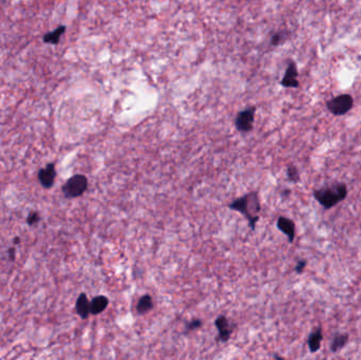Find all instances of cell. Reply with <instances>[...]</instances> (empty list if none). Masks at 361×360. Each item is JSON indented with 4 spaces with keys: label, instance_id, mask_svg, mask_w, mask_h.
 Segmentation results:
<instances>
[{
    "label": "cell",
    "instance_id": "9",
    "mask_svg": "<svg viewBox=\"0 0 361 360\" xmlns=\"http://www.w3.org/2000/svg\"><path fill=\"white\" fill-rule=\"evenodd\" d=\"M277 227L288 238V241H290L291 243L294 241L295 233H296V226H295V223L291 219L285 218V217H280L277 221Z\"/></svg>",
    "mask_w": 361,
    "mask_h": 360
},
{
    "label": "cell",
    "instance_id": "21",
    "mask_svg": "<svg viewBox=\"0 0 361 360\" xmlns=\"http://www.w3.org/2000/svg\"><path fill=\"white\" fill-rule=\"evenodd\" d=\"M8 253H9L10 260H11V261L15 260V256H16V251H15V248H10Z\"/></svg>",
    "mask_w": 361,
    "mask_h": 360
},
{
    "label": "cell",
    "instance_id": "22",
    "mask_svg": "<svg viewBox=\"0 0 361 360\" xmlns=\"http://www.w3.org/2000/svg\"><path fill=\"white\" fill-rule=\"evenodd\" d=\"M13 241H14V244H19L20 240H19V238H14Z\"/></svg>",
    "mask_w": 361,
    "mask_h": 360
},
{
    "label": "cell",
    "instance_id": "19",
    "mask_svg": "<svg viewBox=\"0 0 361 360\" xmlns=\"http://www.w3.org/2000/svg\"><path fill=\"white\" fill-rule=\"evenodd\" d=\"M307 266V261L306 260H299L295 266V270L297 273H301L303 270H304Z\"/></svg>",
    "mask_w": 361,
    "mask_h": 360
},
{
    "label": "cell",
    "instance_id": "18",
    "mask_svg": "<svg viewBox=\"0 0 361 360\" xmlns=\"http://www.w3.org/2000/svg\"><path fill=\"white\" fill-rule=\"evenodd\" d=\"M202 324H203V322H202V320H200V319H195V320H191L190 322H188V323L186 324V329H187V330H195V329L201 327Z\"/></svg>",
    "mask_w": 361,
    "mask_h": 360
},
{
    "label": "cell",
    "instance_id": "13",
    "mask_svg": "<svg viewBox=\"0 0 361 360\" xmlns=\"http://www.w3.org/2000/svg\"><path fill=\"white\" fill-rule=\"evenodd\" d=\"M322 339H323V334H322L321 327H318L316 330H314L313 333H311L308 339V345L312 353H316L320 349Z\"/></svg>",
    "mask_w": 361,
    "mask_h": 360
},
{
    "label": "cell",
    "instance_id": "10",
    "mask_svg": "<svg viewBox=\"0 0 361 360\" xmlns=\"http://www.w3.org/2000/svg\"><path fill=\"white\" fill-rule=\"evenodd\" d=\"M75 311L81 319H87L91 314L90 301L85 293H81L78 296L75 304Z\"/></svg>",
    "mask_w": 361,
    "mask_h": 360
},
{
    "label": "cell",
    "instance_id": "11",
    "mask_svg": "<svg viewBox=\"0 0 361 360\" xmlns=\"http://www.w3.org/2000/svg\"><path fill=\"white\" fill-rule=\"evenodd\" d=\"M109 306V299L106 296H96L90 301V311L92 315L103 313Z\"/></svg>",
    "mask_w": 361,
    "mask_h": 360
},
{
    "label": "cell",
    "instance_id": "4",
    "mask_svg": "<svg viewBox=\"0 0 361 360\" xmlns=\"http://www.w3.org/2000/svg\"><path fill=\"white\" fill-rule=\"evenodd\" d=\"M353 106L354 99L350 94H340L329 99L326 103L327 110L336 117H341V115L346 114L353 108Z\"/></svg>",
    "mask_w": 361,
    "mask_h": 360
},
{
    "label": "cell",
    "instance_id": "12",
    "mask_svg": "<svg viewBox=\"0 0 361 360\" xmlns=\"http://www.w3.org/2000/svg\"><path fill=\"white\" fill-rule=\"evenodd\" d=\"M67 30V26L66 25H60V26H57L54 31L52 32H49V33H46L45 35H43V42H46V44H50V45H59L60 44V40L62 38V36L64 35V33L66 32Z\"/></svg>",
    "mask_w": 361,
    "mask_h": 360
},
{
    "label": "cell",
    "instance_id": "20",
    "mask_svg": "<svg viewBox=\"0 0 361 360\" xmlns=\"http://www.w3.org/2000/svg\"><path fill=\"white\" fill-rule=\"evenodd\" d=\"M281 41H282V34L281 33H276L275 35H272V37L270 39V44L272 46H277V45L280 44Z\"/></svg>",
    "mask_w": 361,
    "mask_h": 360
},
{
    "label": "cell",
    "instance_id": "14",
    "mask_svg": "<svg viewBox=\"0 0 361 360\" xmlns=\"http://www.w3.org/2000/svg\"><path fill=\"white\" fill-rule=\"evenodd\" d=\"M153 307H154V304H153V300H152L151 296L144 295L137 301L136 312L140 315H144V314L150 312L153 309Z\"/></svg>",
    "mask_w": 361,
    "mask_h": 360
},
{
    "label": "cell",
    "instance_id": "6",
    "mask_svg": "<svg viewBox=\"0 0 361 360\" xmlns=\"http://www.w3.org/2000/svg\"><path fill=\"white\" fill-rule=\"evenodd\" d=\"M56 178V169L53 163L47 164L45 168H41L38 171V181L40 185L46 189H50L54 185Z\"/></svg>",
    "mask_w": 361,
    "mask_h": 360
},
{
    "label": "cell",
    "instance_id": "2",
    "mask_svg": "<svg viewBox=\"0 0 361 360\" xmlns=\"http://www.w3.org/2000/svg\"><path fill=\"white\" fill-rule=\"evenodd\" d=\"M228 207L243 214L248 220L251 228L255 229L256 224L259 221V215L257 213L260 211V201L257 192H251L236 199L234 202L228 205Z\"/></svg>",
    "mask_w": 361,
    "mask_h": 360
},
{
    "label": "cell",
    "instance_id": "15",
    "mask_svg": "<svg viewBox=\"0 0 361 360\" xmlns=\"http://www.w3.org/2000/svg\"><path fill=\"white\" fill-rule=\"evenodd\" d=\"M349 334H338L336 335L333 340H331V343H330V351L331 352H338L340 351L341 349H343L346 343L349 342Z\"/></svg>",
    "mask_w": 361,
    "mask_h": 360
},
{
    "label": "cell",
    "instance_id": "17",
    "mask_svg": "<svg viewBox=\"0 0 361 360\" xmlns=\"http://www.w3.org/2000/svg\"><path fill=\"white\" fill-rule=\"evenodd\" d=\"M39 221H40V215H39V213L37 211H30V213L27 214L26 223L30 226H33V225L37 224Z\"/></svg>",
    "mask_w": 361,
    "mask_h": 360
},
{
    "label": "cell",
    "instance_id": "16",
    "mask_svg": "<svg viewBox=\"0 0 361 360\" xmlns=\"http://www.w3.org/2000/svg\"><path fill=\"white\" fill-rule=\"evenodd\" d=\"M287 178H288V180L294 182V183H297L300 180L299 171L296 166L290 165L287 167Z\"/></svg>",
    "mask_w": 361,
    "mask_h": 360
},
{
    "label": "cell",
    "instance_id": "3",
    "mask_svg": "<svg viewBox=\"0 0 361 360\" xmlns=\"http://www.w3.org/2000/svg\"><path fill=\"white\" fill-rule=\"evenodd\" d=\"M88 188V179L84 175L71 177L62 187V191L67 199H75L82 196Z\"/></svg>",
    "mask_w": 361,
    "mask_h": 360
},
{
    "label": "cell",
    "instance_id": "8",
    "mask_svg": "<svg viewBox=\"0 0 361 360\" xmlns=\"http://www.w3.org/2000/svg\"><path fill=\"white\" fill-rule=\"evenodd\" d=\"M214 325L219 332L218 340L222 342L228 341L230 336H232L234 327H232V323H230V321L227 319V317L223 315L219 316L214 321Z\"/></svg>",
    "mask_w": 361,
    "mask_h": 360
},
{
    "label": "cell",
    "instance_id": "5",
    "mask_svg": "<svg viewBox=\"0 0 361 360\" xmlns=\"http://www.w3.org/2000/svg\"><path fill=\"white\" fill-rule=\"evenodd\" d=\"M255 113H256V107H247L237 114L235 125L238 131L247 133L253 130L254 122H255Z\"/></svg>",
    "mask_w": 361,
    "mask_h": 360
},
{
    "label": "cell",
    "instance_id": "7",
    "mask_svg": "<svg viewBox=\"0 0 361 360\" xmlns=\"http://www.w3.org/2000/svg\"><path fill=\"white\" fill-rule=\"evenodd\" d=\"M281 85L284 88H298V69L297 65L294 62H290L285 70V73L281 80Z\"/></svg>",
    "mask_w": 361,
    "mask_h": 360
},
{
    "label": "cell",
    "instance_id": "1",
    "mask_svg": "<svg viewBox=\"0 0 361 360\" xmlns=\"http://www.w3.org/2000/svg\"><path fill=\"white\" fill-rule=\"evenodd\" d=\"M346 196H348V186L342 183L324 186L314 191V198L324 209L333 208L338 203L342 202Z\"/></svg>",
    "mask_w": 361,
    "mask_h": 360
}]
</instances>
